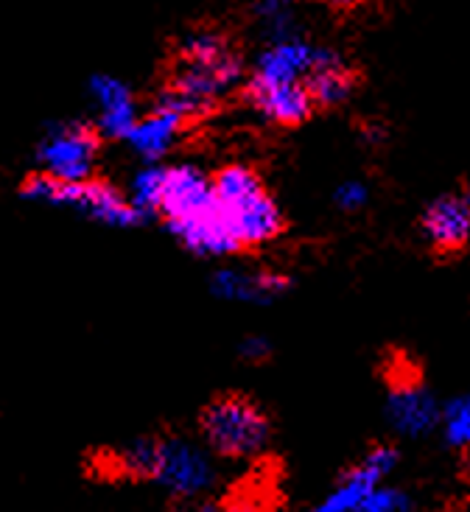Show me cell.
<instances>
[{"label":"cell","mask_w":470,"mask_h":512,"mask_svg":"<svg viewBox=\"0 0 470 512\" xmlns=\"http://www.w3.org/2000/svg\"><path fill=\"white\" fill-rule=\"evenodd\" d=\"M244 79L247 70L230 40L213 28H196L182 37L177 68L154 104L177 112L185 121L199 118L213 110Z\"/></svg>","instance_id":"6da1fadb"},{"label":"cell","mask_w":470,"mask_h":512,"mask_svg":"<svg viewBox=\"0 0 470 512\" xmlns=\"http://www.w3.org/2000/svg\"><path fill=\"white\" fill-rule=\"evenodd\" d=\"M160 216L166 219L168 233L199 258H227L241 252L224 222L213 177L196 163L168 166Z\"/></svg>","instance_id":"7a4b0ae2"},{"label":"cell","mask_w":470,"mask_h":512,"mask_svg":"<svg viewBox=\"0 0 470 512\" xmlns=\"http://www.w3.org/2000/svg\"><path fill=\"white\" fill-rule=\"evenodd\" d=\"M121 471L149 479L174 499H202L216 487V465L208 445L185 437H143L118 454Z\"/></svg>","instance_id":"3957f363"},{"label":"cell","mask_w":470,"mask_h":512,"mask_svg":"<svg viewBox=\"0 0 470 512\" xmlns=\"http://www.w3.org/2000/svg\"><path fill=\"white\" fill-rule=\"evenodd\" d=\"M213 191L224 213V222L241 250L272 244L283 227V210L261 174L247 163H227L213 177Z\"/></svg>","instance_id":"277c9868"},{"label":"cell","mask_w":470,"mask_h":512,"mask_svg":"<svg viewBox=\"0 0 470 512\" xmlns=\"http://www.w3.org/2000/svg\"><path fill=\"white\" fill-rule=\"evenodd\" d=\"M20 196L26 202H37V205H51V208H68L79 213L84 219H93L107 227H135L143 222L138 208L129 202L124 191H118L115 185L104 180H56L51 174H31Z\"/></svg>","instance_id":"5b68a950"},{"label":"cell","mask_w":470,"mask_h":512,"mask_svg":"<svg viewBox=\"0 0 470 512\" xmlns=\"http://www.w3.org/2000/svg\"><path fill=\"white\" fill-rule=\"evenodd\" d=\"M202 440L224 459H252L272 440V420L247 395H222L199 415Z\"/></svg>","instance_id":"8992f818"},{"label":"cell","mask_w":470,"mask_h":512,"mask_svg":"<svg viewBox=\"0 0 470 512\" xmlns=\"http://www.w3.org/2000/svg\"><path fill=\"white\" fill-rule=\"evenodd\" d=\"M101 152V135L84 121H62L48 126L37 143V163L56 180H87L93 177Z\"/></svg>","instance_id":"52a82bcc"},{"label":"cell","mask_w":470,"mask_h":512,"mask_svg":"<svg viewBox=\"0 0 470 512\" xmlns=\"http://www.w3.org/2000/svg\"><path fill=\"white\" fill-rule=\"evenodd\" d=\"M398 462H401V454H398V448L389 443H378L373 445L364 457L353 465V468H347L342 476H339V482L333 487L331 493L322 499L317 510L319 512H359L364 499L373 493L375 487L381 485L384 479H387L389 473L398 468Z\"/></svg>","instance_id":"ba28073f"},{"label":"cell","mask_w":470,"mask_h":512,"mask_svg":"<svg viewBox=\"0 0 470 512\" xmlns=\"http://www.w3.org/2000/svg\"><path fill=\"white\" fill-rule=\"evenodd\" d=\"M87 93H90V104L96 112L93 126L98 129V135L110 140H126L129 129L140 118L138 98L132 93V87L118 76L98 73L87 84Z\"/></svg>","instance_id":"9c48e42d"},{"label":"cell","mask_w":470,"mask_h":512,"mask_svg":"<svg viewBox=\"0 0 470 512\" xmlns=\"http://www.w3.org/2000/svg\"><path fill=\"white\" fill-rule=\"evenodd\" d=\"M387 420L401 437H423L443 423V406L420 381H398L389 389Z\"/></svg>","instance_id":"30bf717a"},{"label":"cell","mask_w":470,"mask_h":512,"mask_svg":"<svg viewBox=\"0 0 470 512\" xmlns=\"http://www.w3.org/2000/svg\"><path fill=\"white\" fill-rule=\"evenodd\" d=\"M317 59V45L300 37H289V40L266 42L247 82L255 84H291L305 82L308 73L314 68Z\"/></svg>","instance_id":"8fae6325"},{"label":"cell","mask_w":470,"mask_h":512,"mask_svg":"<svg viewBox=\"0 0 470 512\" xmlns=\"http://www.w3.org/2000/svg\"><path fill=\"white\" fill-rule=\"evenodd\" d=\"M291 289V277L280 272H252L241 266H222L210 277V291L227 303L272 305Z\"/></svg>","instance_id":"7c38bea8"},{"label":"cell","mask_w":470,"mask_h":512,"mask_svg":"<svg viewBox=\"0 0 470 512\" xmlns=\"http://www.w3.org/2000/svg\"><path fill=\"white\" fill-rule=\"evenodd\" d=\"M247 98L249 104H252V110L277 126H300L314 115V110H317V101H314V96H311V90H308V84L305 82H247Z\"/></svg>","instance_id":"4fadbf2b"},{"label":"cell","mask_w":470,"mask_h":512,"mask_svg":"<svg viewBox=\"0 0 470 512\" xmlns=\"http://www.w3.org/2000/svg\"><path fill=\"white\" fill-rule=\"evenodd\" d=\"M420 230L437 252H459L470 244V205L465 196H440L420 216Z\"/></svg>","instance_id":"5bb4252c"},{"label":"cell","mask_w":470,"mask_h":512,"mask_svg":"<svg viewBox=\"0 0 470 512\" xmlns=\"http://www.w3.org/2000/svg\"><path fill=\"white\" fill-rule=\"evenodd\" d=\"M308 90L317 101V107H342L356 93V70L345 62V56L336 48L317 45V59L308 73Z\"/></svg>","instance_id":"9a60e30c"},{"label":"cell","mask_w":470,"mask_h":512,"mask_svg":"<svg viewBox=\"0 0 470 512\" xmlns=\"http://www.w3.org/2000/svg\"><path fill=\"white\" fill-rule=\"evenodd\" d=\"M182 126H185L182 115L154 104L152 112L149 115H140L135 126L129 129L126 143H129V149L138 154L143 163H160L174 149Z\"/></svg>","instance_id":"2e32d148"},{"label":"cell","mask_w":470,"mask_h":512,"mask_svg":"<svg viewBox=\"0 0 470 512\" xmlns=\"http://www.w3.org/2000/svg\"><path fill=\"white\" fill-rule=\"evenodd\" d=\"M166 174L168 166L163 163H143L135 171V177L129 180L126 196L129 202L138 208V213L146 219L160 216V205H163V191H166Z\"/></svg>","instance_id":"e0dca14e"},{"label":"cell","mask_w":470,"mask_h":512,"mask_svg":"<svg viewBox=\"0 0 470 512\" xmlns=\"http://www.w3.org/2000/svg\"><path fill=\"white\" fill-rule=\"evenodd\" d=\"M255 20L266 42L300 37V17L291 0H261L255 6Z\"/></svg>","instance_id":"ac0fdd59"},{"label":"cell","mask_w":470,"mask_h":512,"mask_svg":"<svg viewBox=\"0 0 470 512\" xmlns=\"http://www.w3.org/2000/svg\"><path fill=\"white\" fill-rule=\"evenodd\" d=\"M445 440L454 448H470V395L451 401L443 409Z\"/></svg>","instance_id":"d6986e66"},{"label":"cell","mask_w":470,"mask_h":512,"mask_svg":"<svg viewBox=\"0 0 470 512\" xmlns=\"http://www.w3.org/2000/svg\"><path fill=\"white\" fill-rule=\"evenodd\" d=\"M412 510L409 493H403L398 487H387L384 482L375 487L373 493L364 499L359 512H406Z\"/></svg>","instance_id":"ffe728a7"},{"label":"cell","mask_w":470,"mask_h":512,"mask_svg":"<svg viewBox=\"0 0 470 512\" xmlns=\"http://www.w3.org/2000/svg\"><path fill=\"white\" fill-rule=\"evenodd\" d=\"M333 202H336V208L345 210V213H359L370 202V188L361 180H345L342 185H336Z\"/></svg>","instance_id":"44dd1931"},{"label":"cell","mask_w":470,"mask_h":512,"mask_svg":"<svg viewBox=\"0 0 470 512\" xmlns=\"http://www.w3.org/2000/svg\"><path fill=\"white\" fill-rule=\"evenodd\" d=\"M238 356L244 361H266L272 356V345H269V339H263V336H247V339L238 345Z\"/></svg>","instance_id":"7402d4cb"},{"label":"cell","mask_w":470,"mask_h":512,"mask_svg":"<svg viewBox=\"0 0 470 512\" xmlns=\"http://www.w3.org/2000/svg\"><path fill=\"white\" fill-rule=\"evenodd\" d=\"M361 138L367 140L370 146H378V143L384 140V129H381L378 124H370L367 129H364V132H361Z\"/></svg>","instance_id":"603a6c76"},{"label":"cell","mask_w":470,"mask_h":512,"mask_svg":"<svg viewBox=\"0 0 470 512\" xmlns=\"http://www.w3.org/2000/svg\"><path fill=\"white\" fill-rule=\"evenodd\" d=\"M319 3H325L331 9H353V6H359L361 0H319Z\"/></svg>","instance_id":"cb8c5ba5"},{"label":"cell","mask_w":470,"mask_h":512,"mask_svg":"<svg viewBox=\"0 0 470 512\" xmlns=\"http://www.w3.org/2000/svg\"><path fill=\"white\" fill-rule=\"evenodd\" d=\"M465 199H468V205H470V185H468V191H465Z\"/></svg>","instance_id":"d4e9b609"}]
</instances>
